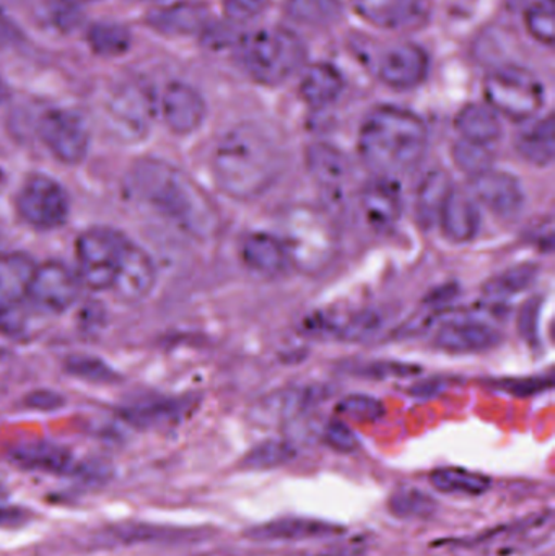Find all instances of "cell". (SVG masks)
Returning <instances> with one entry per match:
<instances>
[{
	"label": "cell",
	"mask_w": 555,
	"mask_h": 556,
	"mask_svg": "<svg viewBox=\"0 0 555 556\" xmlns=\"http://www.w3.org/2000/svg\"><path fill=\"white\" fill-rule=\"evenodd\" d=\"M130 191L188 237L211 241L220 231V214L207 192L178 166L142 159L130 169Z\"/></svg>",
	"instance_id": "6da1fadb"
},
{
	"label": "cell",
	"mask_w": 555,
	"mask_h": 556,
	"mask_svg": "<svg viewBox=\"0 0 555 556\" xmlns=\"http://www.w3.org/2000/svg\"><path fill=\"white\" fill-rule=\"evenodd\" d=\"M282 169L283 156L276 143L251 124L231 129L212 156L218 189L235 201H254L266 194L279 181Z\"/></svg>",
	"instance_id": "7a4b0ae2"
},
{
	"label": "cell",
	"mask_w": 555,
	"mask_h": 556,
	"mask_svg": "<svg viewBox=\"0 0 555 556\" xmlns=\"http://www.w3.org/2000/svg\"><path fill=\"white\" fill-rule=\"evenodd\" d=\"M427 127L413 111L375 108L358 130V155L375 175L394 178L413 172L426 155Z\"/></svg>",
	"instance_id": "3957f363"
},
{
	"label": "cell",
	"mask_w": 555,
	"mask_h": 556,
	"mask_svg": "<svg viewBox=\"0 0 555 556\" xmlns=\"http://www.w3.org/2000/svg\"><path fill=\"white\" fill-rule=\"evenodd\" d=\"M282 244L290 266L303 276L325 274L339 253L338 230L331 215L313 205L297 204L280 217Z\"/></svg>",
	"instance_id": "277c9868"
},
{
	"label": "cell",
	"mask_w": 555,
	"mask_h": 556,
	"mask_svg": "<svg viewBox=\"0 0 555 556\" xmlns=\"http://www.w3.org/2000/svg\"><path fill=\"white\" fill-rule=\"evenodd\" d=\"M237 58L254 81L276 87L302 68L306 49L295 33L274 26L244 35L238 41Z\"/></svg>",
	"instance_id": "5b68a950"
},
{
	"label": "cell",
	"mask_w": 555,
	"mask_h": 556,
	"mask_svg": "<svg viewBox=\"0 0 555 556\" xmlns=\"http://www.w3.org/2000/svg\"><path fill=\"white\" fill-rule=\"evenodd\" d=\"M488 106L512 121H528L544 104V87L540 78L520 65L507 64L485 77Z\"/></svg>",
	"instance_id": "8992f818"
},
{
	"label": "cell",
	"mask_w": 555,
	"mask_h": 556,
	"mask_svg": "<svg viewBox=\"0 0 555 556\" xmlns=\"http://www.w3.org/2000/svg\"><path fill=\"white\" fill-rule=\"evenodd\" d=\"M129 244L114 228L93 227L84 231L75 243L81 285L94 291L111 290Z\"/></svg>",
	"instance_id": "52a82bcc"
},
{
	"label": "cell",
	"mask_w": 555,
	"mask_h": 556,
	"mask_svg": "<svg viewBox=\"0 0 555 556\" xmlns=\"http://www.w3.org/2000/svg\"><path fill=\"white\" fill-rule=\"evenodd\" d=\"M155 111L152 91L139 81H126L108 97L104 119L116 139L136 143L149 136Z\"/></svg>",
	"instance_id": "ba28073f"
},
{
	"label": "cell",
	"mask_w": 555,
	"mask_h": 556,
	"mask_svg": "<svg viewBox=\"0 0 555 556\" xmlns=\"http://www.w3.org/2000/svg\"><path fill=\"white\" fill-rule=\"evenodd\" d=\"M18 217L39 231L58 230L67 222L71 201L55 179L35 173L28 176L15 199Z\"/></svg>",
	"instance_id": "9c48e42d"
},
{
	"label": "cell",
	"mask_w": 555,
	"mask_h": 556,
	"mask_svg": "<svg viewBox=\"0 0 555 556\" xmlns=\"http://www.w3.org/2000/svg\"><path fill=\"white\" fill-rule=\"evenodd\" d=\"M39 137L51 155L64 165L84 162L90 149L87 123L72 110H51L42 114Z\"/></svg>",
	"instance_id": "30bf717a"
},
{
	"label": "cell",
	"mask_w": 555,
	"mask_h": 556,
	"mask_svg": "<svg viewBox=\"0 0 555 556\" xmlns=\"http://www.w3.org/2000/svg\"><path fill=\"white\" fill-rule=\"evenodd\" d=\"M80 290L81 281L77 273L59 261H49L36 267L29 285L28 301L41 313H64L74 306Z\"/></svg>",
	"instance_id": "8fae6325"
},
{
	"label": "cell",
	"mask_w": 555,
	"mask_h": 556,
	"mask_svg": "<svg viewBox=\"0 0 555 556\" xmlns=\"http://www.w3.org/2000/svg\"><path fill=\"white\" fill-rule=\"evenodd\" d=\"M469 186L472 198L478 199L491 214L502 220H512L524 211V188L510 173L491 168L481 175L472 176Z\"/></svg>",
	"instance_id": "7c38bea8"
},
{
	"label": "cell",
	"mask_w": 555,
	"mask_h": 556,
	"mask_svg": "<svg viewBox=\"0 0 555 556\" xmlns=\"http://www.w3.org/2000/svg\"><path fill=\"white\" fill-rule=\"evenodd\" d=\"M35 270V263L28 254H0V330L10 326L20 306L28 301Z\"/></svg>",
	"instance_id": "4fadbf2b"
},
{
	"label": "cell",
	"mask_w": 555,
	"mask_h": 556,
	"mask_svg": "<svg viewBox=\"0 0 555 556\" xmlns=\"http://www.w3.org/2000/svg\"><path fill=\"white\" fill-rule=\"evenodd\" d=\"M163 121L172 132L189 136L204 123L207 106L195 88L182 81H172L160 101Z\"/></svg>",
	"instance_id": "5bb4252c"
},
{
	"label": "cell",
	"mask_w": 555,
	"mask_h": 556,
	"mask_svg": "<svg viewBox=\"0 0 555 556\" xmlns=\"http://www.w3.org/2000/svg\"><path fill=\"white\" fill-rule=\"evenodd\" d=\"M429 71V58L420 46L403 42L384 52L378 62V77L394 90H411L422 84Z\"/></svg>",
	"instance_id": "9a60e30c"
},
{
	"label": "cell",
	"mask_w": 555,
	"mask_h": 556,
	"mask_svg": "<svg viewBox=\"0 0 555 556\" xmlns=\"http://www.w3.org/2000/svg\"><path fill=\"white\" fill-rule=\"evenodd\" d=\"M306 169L319 189L339 201L352 178V166L348 156L331 143L316 142L306 149Z\"/></svg>",
	"instance_id": "2e32d148"
},
{
	"label": "cell",
	"mask_w": 555,
	"mask_h": 556,
	"mask_svg": "<svg viewBox=\"0 0 555 556\" xmlns=\"http://www.w3.org/2000/svg\"><path fill=\"white\" fill-rule=\"evenodd\" d=\"M501 340V333L491 324L475 319H456L449 320L437 330L436 346L453 355H466L494 349Z\"/></svg>",
	"instance_id": "e0dca14e"
},
{
	"label": "cell",
	"mask_w": 555,
	"mask_h": 556,
	"mask_svg": "<svg viewBox=\"0 0 555 556\" xmlns=\"http://www.w3.org/2000/svg\"><path fill=\"white\" fill-rule=\"evenodd\" d=\"M155 283L156 269L152 257L130 243L111 290L123 303L137 304L152 293Z\"/></svg>",
	"instance_id": "ac0fdd59"
},
{
	"label": "cell",
	"mask_w": 555,
	"mask_h": 556,
	"mask_svg": "<svg viewBox=\"0 0 555 556\" xmlns=\"http://www.w3.org/2000/svg\"><path fill=\"white\" fill-rule=\"evenodd\" d=\"M361 211L375 230L394 227L403 215V195L394 178L371 179L361 192Z\"/></svg>",
	"instance_id": "d6986e66"
},
{
	"label": "cell",
	"mask_w": 555,
	"mask_h": 556,
	"mask_svg": "<svg viewBox=\"0 0 555 556\" xmlns=\"http://www.w3.org/2000/svg\"><path fill=\"white\" fill-rule=\"evenodd\" d=\"M344 534L342 526L310 518H282L254 526L247 538L254 542H303Z\"/></svg>",
	"instance_id": "ffe728a7"
},
{
	"label": "cell",
	"mask_w": 555,
	"mask_h": 556,
	"mask_svg": "<svg viewBox=\"0 0 555 556\" xmlns=\"http://www.w3.org/2000/svg\"><path fill=\"white\" fill-rule=\"evenodd\" d=\"M240 257L251 273L264 278L283 276L290 267L282 241L263 231H253L241 238Z\"/></svg>",
	"instance_id": "44dd1931"
},
{
	"label": "cell",
	"mask_w": 555,
	"mask_h": 556,
	"mask_svg": "<svg viewBox=\"0 0 555 556\" xmlns=\"http://www.w3.org/2000/svg\"><path fill=\"white\" fill-rule=\"evenodd\" d=\"M439 225L452 243L465 244L475 240L479 231V212L471 195L453 188L440 211Z\"/></svg>",
	"instance_id": "7402d4cb"
},
{
	"label": "cell",
	"mask_w": 555,
	"mask_h": 556,
	"mask_svg": "<svg viewBox=\"0 0 555 556\" xmlns=\"http://www.w3.org/2000/svg\"><path fill=\"white\" fill-rule=\"evenodd\" d=\"M10 459L15 466L35 472L64 476L75 470L71 451L51 441H28L18 444L10 451Z\"/></svg>",
	"instance_id": "603a6c76"
},
{
	"label": "cell",
	"mask_w": 555,
	"mask_h": 556,
	"mask_svg": "<svg viewBox=\"0 0 555 556\" xmlns=\"http://www.w3.org/2000/svg\"><path fill=\"white\" fill-rule=\"evenodd\" d=\"M355 9L368 22L383 28H411L422 22L426 0H354Z\"/></svg>",
	"instance_id": "cb8c5ba5"
},
{
	"label": "cell",
	"mask_w": 555,
	"mask_h": 556,
	"mask_svg": "<svg viewBox=\"0 0 555 556\" xmlns=\"http://www.w3.org/2000/svg\"><path fill=\"white\" fill-rule=\"evenodd\" d=\"M209 13L202 3L175 2L153 9L147 15L150 28L166 36H185L207 26Z\"/></svg>",
	"instance_id": "d4e9b609"
},
{
	"label": "cell",
	"mask_w": 555,
	"mask_h": 556,
	"mask_svg": "<svg viewBox=\"0 0 555 556\" xmlns=\"http://www.w3.org/2000/svg\"><path fill=\"white\" fill-rule=\"evenodd\" d=\"M344 90V78L338 68L326 62L310 65L300 81V97L313 108L335 103Z\"/></svg>",
	"instance_id": "484cf974"
},
{
	"label": "cell",
	"mask_w": 555,
	"mask_h": 556,
	"mask_svg": "<svg viewBox=\"0 0 555 556\" xmlns=\"http://www.w3.org/2000/svg\"><path fill=\"white\" fill-rule=\"evenodd\" d=\"M452 189L453 182L445 169H430L424 176L416 192V218L420 227L430 230L439 224L440 211Z\"/></svg>",
	"instance_id": "4316f807"
},
{
	"label": "cell",
	"mask_w": 555,
	"mask_h": 556,
	"mask_svg": "<svg viewBox=\"0 0 555 556\" xmlns=\"http://www.w3.org/2000/svg\"><path fill=\"white\" fill-rule=\"evenodd\" d=\"M455 127L462 139L469 142L491 146L502 137L499 114L488 104H466L455 119Z\"/></svg>",
	"instance_id": "83f0119b"
},
{
	"label": "cell",
	"mask_w": 555,
	"mask_h": 556,
	"mask_svg": "<svg viewBox=\"0 0 555 556\" xmlns=\"http://www.w3.org/2000/svg\"><path fill=\"white\" fill-rule=\"evenodd\" d=\"M517 152L525 162L546 168L554 162L555 132L553 114L531 124L527 130L518 136Z\"/></svg>",
	"instance_id": "f1b7e54d"
},
{
	"label": "cell",
	"mask_w": 555,
	"mask_h": 556,
	"mask_svg": "<svg viewBox=\"0 0 555 556\" xmlns=\"http://www.w3.org/2000/svg\"><path fill=\"white\" fill-rule=\"evenodd\" d=\"M430 483L445 495L481 496L491 489L489 477L462 467H442L430 473Z\"/></svg>",
	"instance_id": "f546056e"
},
{
	"label": "cell",
	"mask_w": 555,
	"mask_h": 556,
	"mask_svg": "<svg viewBox=\"0 0 555 556\" xmlns=\"http://www.w3.org/2000/svg\"><path fill=\"white\" fill-rule=\"evenodd\" d=\"M388 509L403 521H426L439 511V503L429 493L413 486L396 490L388 500Z\"/></svg>",
	"instance_id": "4dcf8cb0"
},
{
	"label": "cell",
	"mask_w": 555,
	"mask_h": 556,
	"mask_svg": "<svg viewBox=\"0 0 555 556\" xmlns=\"http://www.w3.org/2000/svg\"><path fill=\"white\" fill-rule=\"evenodd\" d=\"M87 42L94 54L103 58H119L129 51L133 35L121 23L100 22L88 28Z\"/></svg>",
	"instance_id": "1f68e13d"
},
{
	"label": "cell",
	"mask_w": 555,
	"mask_h": 556,
	"mask_svg": "<svg viewBox=\"0 0 555 556\" xmlns=\"http://www.w3.org/2000/svg\"><path fill=\"white\" fill-rule=\"evenodd\" d=\"M344 12L341 0H286V13L306 26L335 25Z\"/></svg>",
	"instance_id": "d6a6232c"
},
{
	"label": "cell",
	"mask_w": 555,
	"mask_h": 556,
	"mask_svg": "<svg viewBox=\"0 0 555 556\" xmlns=\"http://www.w3.org/2000/svg\"><path fill=\"white\" fill-rule=\"evenodd\" d=\"M538 274H540V269L534 264H521V266L510 267L505 273L492 277L482 290L489 300H507V298L524 293L525 290L533 287Z\"/></svg>",
	"instance_id": "836d02e7"
},
{
	"label": "cell",
	"mask_w": 555,
	"mask_h": 556,
	"mask_svg": "<svg viewBox=\"0 0 555 556\" xmlns=\"http://www.w3.org/2000/svg\"><path fill=\"white\" fill-rule=\"evenodd\" d=\"M297 456L295 447L283 440H269L257 444L244 456L243 469L247 470H273L286 466Z\"/></svg>",
	"instance_id": "e575fe53"
},
{
	"label": "cell",
	"mask_w": 555,
	"mask_h": 556,
	"mask_svg": "<svg viewBox=\"0 0 555 556\" xmlns=\"http://www.w3.org/2000/svg\"><path fill=\"white\" fill-rule=\"evenodd\" d=\"M380 327V314L377 311L368 309L351 314L348 319L339 320V323L325 324L323 329L335 333L339 339L348 340V342H362V340L370 339Z\"/></svg>",
	"instance_id": "d590c367"
},
{
	"label": "cell",
	"mask_w": 555,
	"mask_h": 556,
	"mask_svg": "<svg viewBox=\"0 0 555 556\" xmlns=\"http://www.w3.org/2000/svg\"><path fill=\"white\" fill-rule=\"evenodd\" d=\"M181 414L182 405L169 401L130 408V410H127L126 418L136 427L152 428L175 424L181 418Z\"/></svg>",
	"instance_id": "8d00e7d4"
},
{
	"label": "cell",
	"mask_w": 555,
	"mask_h": 556,
	"mask_svg": "<svg viewBox=\"0 0 555 556\" xmlns=\"http://www.w3.org/2000/svg\"><path fill=\"white\" fill-rule=\"evenodd\" d=\"M455 165L466 175L478 176L481 173L492 168L494 155L488 146L481 143L469 142V140H458L452 150Z\"/></svg>",
	"instance_id": "74e56055"
},
{
	"label": "cell",
	"mask_w": 555,
	"mask_h": 556,
	"mask_svg": "<svg viewBox=\"0 0 555 556\" xmlns=\"http://www.w3.org/2000/svg\"><path fill=\"white\" fill-rule=\"evenodd\" d=\"M306 395L299 391H286L270 394L257 407V417L269 420V424L292 417L305 407Z\"/></svg>",
	"instance_id": "f35d334b"
},
{
	"label": "cell",
	"mask_w": 555,
	"mask_h": 556,
	"mask_svg": "<svg viewBox=\"0 0 555 556\" xmlns=\"http://www.w3.org/2000/svg\"><path fill=\"white\" fill-rule=\"evenodd\" d=\"M528 31L537 41L546 46L554 45V0H538L525 15Z\"/></svg>",
	"instance_id": "ab89813d"
},
{
	"label": "cell",
	"mask_w": 555,
	"mask_h": 556,
	"mask_svg": "<svg viewBox=\"0 0 555 556\" xmlns=\"http://www.w3.org/2000/svg\"><path fill=\"white\" fill-rule=\"evenodd\" d=\"M338 414L358 424H371L383 417L384 407L378 399L370 395L352 394L339 402Z\"/></svg>",
	"instance_id": "60d3db41"
},
{
	"label": "cell",
	"mask_w": 555,
	"mask_h": 556,
	"mask_svg": "<svg viewBox=\"0 0 555 556\" xmlns=\"http://www.w3.org/2000/svg\"><path fill=\"white\" fill-rule=\"evenodd\" d=\"M46 15L59 31H72L80 22V7L75 0H48Z\"/></svg>",
	"instance_id": "b9f144b4"
},
{
	"label": "cell",
	"mask_w": 555,
	"mask_h": 556,
	"mask_svg": "<svg viewBox=\"0 0 555 556\" xmlns=\"http://www.w3.org/2000/svg\"><path fill=\"white\" fill-rule=\"evenodd\" d=\"M325 441L329 447L344 454L354 453L361 446L357 434L348 425L338 420L329 421L325 430Z\"/></svg>",
	"instance_id": "7bdbcfd3"
},
{
	"label": "cell",
	"mask_w": 555,
	"mask_h": 556,
	"mask_svg": "<svg viewBox=\"0 0 555 556\" xmlns=\"http://www.w3.org/2000/svg\"><path fill=\"white\" fill-rule=\"evenodd\" d=\"M269 0H224L225 13L230 22L244 23L256 18Z\"/></svg>",
	"instance_id": "ee69618b"
},
{
	"label": "cell",
	"mask_w": 555,
	"mask_h": 556,
	"mask_svg": "<svg viewBox=\"0 0 555 556\" xmlns=\"http://www.w3.org/2000/svg\"><path fill=\"white\" fill-rule=\"evenodd\" d=\"M365 547L362 544H339L332 547L318 548V551L300 552L290 556H364Z\"/></svg>",
	"instance_id": "f6af8a7d"
},
{
	"label": "cell",
	"mask_w": 555,
	"mask_h": 556,
	"mask_svg": "<svg viewBox=\"0 0 555 556\" xmlns=\"http://www.w3.org/2000/svg\"><path fill=\"white\" fill-rule=\"evenodd\" d=\"M28 515L23 509L7 508L0 505V528H13V526L23 525Z\"/></svg>",
	"instance_id": "bcb514c9"
},
{
	"label": "cell",
	"mask_w": 555,
	"mask_h": 556,
	"mask_svg": "<svg viewBox=\"0 0 555 556\" xmlns=\"http://www.w3.org/2000/svg\"><path fill=\"white\" fill-rule=\"evenodd\" d=\"M18 38V28L15 23L0 10V45L5 42H13Z\"/></svg>",
	"instance_id": "7dc6e473"
},
{
	"label": "cell",
	"mask_w": 555,
	"mask_h": 556,
	"mask_svg": "<svg viewBox=\"0 0 555 556\" xmlns=\"http://www.w3.org/2000/svg\"><path fill=\"white\" fill-rule=\"evenodd\" d=\"M7 498H9V490H7V486L0 482V505H2Z\"/></svg>",
	"instance_id": "c3c4849f"
},
{
	"label": "cell",
	"mask_w": 555,
	"mask_h": 556,
	"mask_svg": "<svg viewBox=\"0 0 555 556\" xmlns=\"http://www.w3.org/2000/svg\"><path fill=\"white\" fill-rule=\"evenodd\" d=\"M3 98H5V85H3L2 78H0V103H2Z\"/></svg>",
	"instance_id": "681fc988"
}]
</instances>
